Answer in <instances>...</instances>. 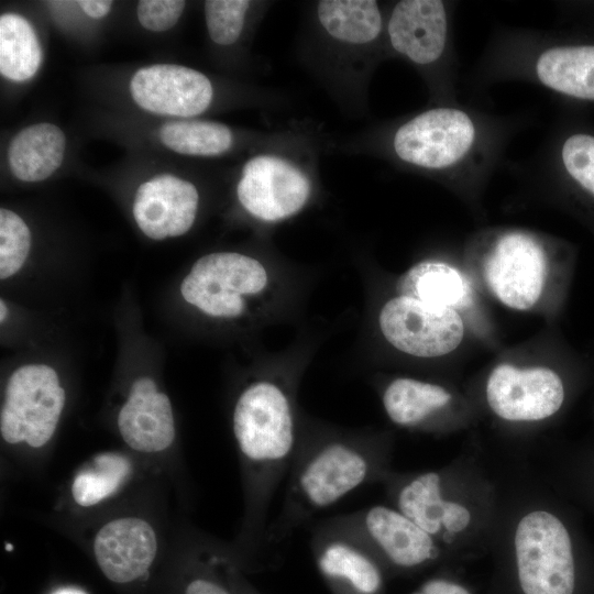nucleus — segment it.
I'll list each match as a JSON object with an SVG mask.
<instances>
[{
  "label": "nucleus",
  "mask_w": 594,
  "mask_h": 594,
  "mask_svg": "<svg viewBox=\"0 0 594 594\" xmlns=\"http://www.w3.org/2000/svg\"><path fill=\"white\" fill-rule=\"evenodd\" d=\"M185 594H230L218 582L206 579L198 578L193 580L186 587Z\"/></svg>",
  "instance_id": "31"
},
{
  "label": "nucleus",
  "mask_w": 594,
  "mask_h": 594,
  "mask_svg": "<svg viewBox=\"0 0 594 594\" xmlns=\"http://www.w3.org/2000/svg\"><path fill=\"white\" fill-rule=\"evenodd\" d=\"M385 482L395 507L439 543L451 542L469 529L472 522L470 509L444 496L439 472L396 479L388 475Z\"/></svg>",
  "instance_id": "12"
},
{
  "label": "nucleus",
  "mask_w": 594,
  "mask_h": 594,
  "mask_svg": "<svg viewBox=\"0 0 594 594\" xmlns=\"http://www.w3.org/2000/svg\"><path fill=\"white\" fill-rule=\"evenodd\" d=\"M536 70L544 86L594 100V46L550 48L538 58Z\"/></svg>",
  "instance_id": "20"
},
{
  "label": "nucleus",
  "mask_w": 594,
  "mask_h": 594,
  "mask_svg": "<svg viewBox=\"0 0 594 594\" xmlns=\"http://www.w3.org/2000/svg\"><path fill=\"white\" fill-rule=\"evenodd\" d=\"M447 13L439 0L399 1L388 22L393 47L417 64L437 61L446 46Z\"/></svg>",
  "instance_id": "16"
},
{
  "label": "nucleus",
  "mask_w": 594,
  "mask_h": 594,
  "mask_svg": "<svg viewBox=\"0 0 594 594\" xmlns=\"http://www.w3.org/2000/svg\"><path fill=\"white\" fill-rule=\"evenodd\" d=\"M185 4L180 0H142L136 8L138 20L148 31H166L176 24Z\"/></svg>",
  "instance_id": "29"
},
{
  "label": "nucleus",
  "mask_w": 594,
  "mask_h": 594,
  "mask_svg": "<svg viewBox=\"0 0 594 594\" xmlns=\"http://www.w3.org/2000/svg\"><path fill=\"white\" fill-rule=\"evenodd\" d=\"M562 161L568 173L594 195V136H570L562 147Z\"/></svg>",
  "instance_id": "28"
},
{
  "label": "nucleus",
  "mask_w": 594,
  "mask_h": 594,
  "mask_svg": "<svg viewBox=\"0 0 594 594\" xmlns=\"http://www.w3.org/2000/svg\"><path fill=\"white\" fill-rule=\"evenodd\" d=\"M53 594H86L84 591L76 587H64L55 591Z\"/></svg>",
  "instance_id": "33"
},
{
  "label": "nucleus",
  "mask_w": 594,
  "mask_h": 594,
  "mask_svg": "<svg viewBox=\"0 0 594 594\" xmlns=\"http://www.w3.org/2000/svg\"><path fill=\"white\" fill-rule=\"evenodd\" d=\"M131 470L130 460L121 453L103 452L96 455L74 479V501L82 507L98 504L123 484Z\"/></svg>",
  "instance_id": "24"
},
{
  "label": "nucleus",
  "mask_w": 594,
  "mask_h": 594,
  "mask_svg": "<svg viewBox=\"0 0 594 594\" xmlns=\"http://www.w3.org/2000/svg\"><path fill=\"white\" fill-rule=\"evenodd\" d=\"M321 25L334 38L364 44L373 41L382 28L377 3L372 0H324L318 2Z\"/></svg>",
  "instance_id": "22"
},
{
  "label": "nucleus",
  "mask_w": 594,
  "mask_h": 594,
  "mask_svg": "<svg viewBox=\"0 0 594 594\" xmlns=\"http://www.w3.org/2000/svg\"><path fill=\"white\" fill-rule=\"evenodd\" d=\"M267 283L263 265L255 258L230 252L199 258L180 286L184 299L213 317L242 314V295L256 294Z\"/></svg>",
  "instance_id": "5"
},
{
  "label": "nucleus",
  "mask_w": 594,
  "mask_h": 594,
  "mask_svg": "<svg viewBox=\"0 0 594 594\" xmlns=\"http://www.w3.org/2000/svg\"><path fill=\"white\" fill-rule=\"evenodd\" d=\"M8 315V308L4 304V301L1 299L0 301V321L3 322L6 317Z\"/></svg>",
  "instance_id": "34"
},
{
  "label": "nucleus",
  "mask_w": 594,
  "mask_h": 594,
  "mask_svg": "<svg viewBox=\"0 0 594 594\" xmlns=\"http://www.w3.org/2000/svg\"><path fill=\"white\" fill-rule=\"evenodd\" d=\"M65 147V134L57 125L37 123L26 127L10 143L11 172L23 182L43 180L61 166Z\"/></svg>",
  "instance_id": "18"
},
{
  "label": "nucleus",
  "mask_w": 594,
  "mask_h": 594,
  "mask_svg": "<svg viewBox=\"0 0 594 594\" xmlns=\"http://www.w3.org/2000/svg\"><path fill=\"white\" fill-rule=\"evenodd\" d=\"M475 128L458 109H431L403 124L394 136L399 158L424 168H444L459 162L472 147Z\"/></svg>",
  "instance_id": "9"
},
{
  "label": "nucleus",
  "mask_w": 594,
  "mask_h": 594,
  "mask_svg": "<svg viewBox=\"0 0 594 594\" xmlns=\"http://www.w3.org/2000/svg\"><path fill=\"white\" fill-rule=\"evenodd\" d=\"M237 191L250 213L265 221H276L301 209L309 197L310 184L288 162L258 155L244 165Z\"/></svg>",
  "instance_id": "13"
},
{
  "label": "nucleus",
  "mask_w": 594,
  "mask_h": 594,
  "mask_svg": "<svg viewBox=\"0 0 594 594\" xmlns=\"http://www.w3.org/2000/svg\"><path fill=\"white\" fill-rule=\"evenodd\" d=\"M250 1L209 0L205 2V16L209 36L219 45L234 43L241 34Z\"/></svg>",
  "instance_id": "27"
},
{
  "label": "nucleus",
  "mask_w": 594,
  "mask_h": 594,
  "mask_svg": "<svg viewBox=\"0 0 594 594\" xmlns=\"http://www.w3.org/2000/svg\"><path fill=\"white\" fill-rule=\"evenodd\" d=\"M396 290L398 296L457 311L471 299V288L465 277L441 262L416 264L399 277Z\"/></svg>",
  "instance_id": "19"
},
{
  "label": "nucleus",
  "mask_w": 594,
  "mask_h": 594,
  "mask_svg": "<svg viewBox=\"0 0 594 594\" xmlns=\"http://www.w3.org/2000/svg\"><path fill=\"white\" fill-rule=\"evenodd\" d=\"M334 518L381 563L414 570L439 557L440 543L396 507L374 505Z\"/></svg>",
  "instance_id": "6"
},
{
  "label": "nucleus",
  "mask_w": 594,
  "mask_h": 594,
  "mask_svg": "<svg viewBox=\"0 0 594 594\" xmlns=\"http://www.w3.org/2000/svg\"><path fill=\"white\" fill-rule=\"evenodd\" d=\"M382 400L393 422L404 427H416L447 406L451 400V394L433 383L399 377L386 386Z\"/></svg>",
  "instance_id": "21"
},
{
  "label": "nucleus",
  "mask_w": 594,
  "mask_h": 594,
  "mask_svg": "<svg viewBox=\"0 0 594 594\" xmlns=\"http://www.w3.org/2000/svg\"><path fill=\"white\" fill-rule=\"evenodd\" d=\"M547 274V258L531 235L512 232L496 242L485 264L493 294L517 310L531 308L539 299Z\"/></svg>",
  "instance_id": "11"
},
{
  "label": "nucleus",
  "mask_w": 594,
  "mask_h": 594,
  "mask_svg": "<svg viewBox=\"0 0 594 594\" xmlns=\"http://www.w3.org/2000/svg\"><path fill=\"white\" fill-rule=\"evenodd\" d=\"M514 549L524 594H573L575 557L564 521L546 509H535L518 521Z\"/></svg>",
  "instance_id": "3"
},
{
  "label": "nucleus",
  "mask_w": 594,
  "mask_h": 594,
  "mask_svg": "<svg viewBox=\"0 0 594 594\" xmlns=\"http://www.w3.org/2000/svg\"><path fill=\"white\" fill-rule=\"evenodd\" d=\"M157 550L155 532L143 519L128 517L106 524L96 535L94 552L102 573L112 582L142 576Z\"/></svg>",
  "instance_id": "15"
},
{
  "label": "nucleus",
  "mask_w": 594,
  "mask_h": 594,
  "mask_svg": "<svg viewBox=\"0 0 594 594\" xmlns=\"http://www.w3.org/2000/svg\"><path fill=\"white\" fill-rule=\"evenodd\" d=\"M233 431L246 475V544L260 551L266 547L270 509L298 441L288 393L270 381L250 384L237 400Z\"/></svg>",
  "instance_id": "2"
},
{
  "label": "nucleus",
  "mask_w": 594,
  "mask_h": 594,
  "mask_svg": "<svg viewBox=\"0 0 594 594\" xmlns=\"http://www.w3.org/2000/svg\"><path fill=\"white\" fill-rule=\"evenodd\" d=\"M386 446L376 439L341 432L298 435L286 475L280 509L270 521L266 547L287 543L320 512L360 487L388 474Z\"/></svg>",
  "instance_id": "1"
},
{
  "label": "nucleus",
  "mask_w": 594,
  "mask_h": 594,
  "mask_svg": "<svg viewBox=\"0 0 594 594\" xmlns=\"http://www.w3.org/2000/svg\"><path fill=\"white\" fill-rule=\"evenodd\" d=\"M491 409L508 421H538L553 416L563 405L564 386L547 367L496 366L486 384Z\"/></svg>",
  "instance_id": "10"
},
{
  "label": "nucleus",
  "mask_w": 594,
  "mask_h": 594,
  "mask_svg": "<svg viewBox=\"0 0 594 594\" xmlns=\"http://www.w3.org/2000/svg\"><path fill=\"white\" fill-rule=\"evenodd\" d=\"M31 245L25 222L14 212L0 209V278L15 274L23 265Z\"/></svg>",
  "instance_id": "26"
},
{
  "label": "nucleus",
  "mask_w": 594,
  "mask_h": 594,
  "mask_svg": "<svg viewBox=\"0 0 594 594\" xmlns=\"http://www.w3.org/2000/svg\"><path fill=\"white\" fill-rule=\"evenodd\" d=\"M65 404L56 372L44 364L19 367L10 376L0 428L8 443L44 446L53 436Z\"/></svg>",
  "instance_id": "4"
},
{
  "label": "nucleus",
  "mask_w": 594,
  "mask_h": 594,
  "mask_svg": "<svg viewBox=\"0 0 594 594\" xmlns=\"http://www.w3.org/2000/svg\"><path fill=\"white\" fill-rule=\"evenodd\" d=\"M42 51L30 22L20 14L4 13L0 16V73L2 76L23 81L38 69Z\"/></svg>",
  "instance_id": "23"
},
{
  "label": "nucleus",
  "mask_w": 594,
  "mask_h": 594,
  "mask_svg": "<svg viewBox=\"0 0 594 594\" xmlns=\"http://www.w3.org/2000/svg\"><path fill=\"white\" fill-rule=\"evenodd\" d=\"M309 532L316 565L333 594H381L382 563L334 516L311 524Z\"/></svg>",
  "instance_id": "8"
},
{
  "label": "nucleus",
  "mask_w": 594,
  "mask_h": 594,
  "mask_svg": "<svg viewBox=\"0 0 594 594\" xmlns=\"http://www.w3.org/2000/svg\"><path fill=\"white\" fill-rule=\"evenodd\" d=\"M82 11L91 18L100 19L106 16L112 7L109 0H80L76 2Z\"/></svg>",
  "instance_id": "32"
},
{
  "label": "nucleus",
  "mask_w": 594,
  "mask_h": 594,
  "mask_svg": "<svg viewBox=\"0 0 594 594\" xmlns=\"http://www.w3.org/2000/svg\"><path fill=\"white\" fill-rule=\"evenodd\" d=\"M160 136L166 147L185 155H219L232 144L230 129L212 121L167 122L162 125Z\"/></svg>",
  "instance_id": "25"
},
{
  "label": "nucleus",
  "mask_w": 594,
  "mask_h": 594,
  "mask_svg": "<svg viewBox=\"0 0 594 594\" xmlns=\"http://www.w3.org/2000/svg\"><path fill=\"white\" fill-rule=\"evenodd\" d=\"M133 100L142 109L175 117H195L212 99L210 80L180 65L156 64L140 68L130 81Z\"/></svg>",
  "instance_id": "14"
},
{
  "label": "nucleus",
  "mask_w": 594,
  "mask_h": 594,
  "mask_svg": "<svg viewBox=\"0 0 594 594\" xmlns=\"http://www.w3.org/2000/svg\"><path fill=\"white\" fill-rule=\"evenodd\" d=\"M123 440L141 452H158L174 440L175 428L168 397L148 377L136 380L118 416Z\"/></svg>",
  "instance_id": "17"
},
{
  "label": "nucleus",
  "mask_w": 594,
  "mask_h": 594,
  "mask_svg": "<svg viewBox=\"0 0 594 594\" xmlns=\"http://www.w3.org/2000/svg\"><path fill=\"white\" fill-rule=\"evenodd\" d=\"M413 594H470V592L463 586L446 580H430Z\"/></svg>",
  "instance_id": "30"
},
{
  "label": "nucleus",
  "mask_w": 594,
  "mask_h": 594,
  "mask_svg": "<svg viewBox=\"0 0 594 594\" xmlns=\"http://www.w3.org/2000/svg\"><path fill=\"white\" fill-rule=\"evenodd\" d=\"M378 320L392 345L419 358L446 355L459 346L464 336L463 320L457 310L410 297L388 300Z\"/></svg>",
  "instance_id": "7"
}]
</instances>
